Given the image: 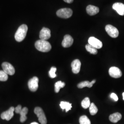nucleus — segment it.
<instances>
[{
	"instance_id": "f257e3e1",
	"label": "nucleus",
	"mask_w": 124,
	"mask_h": 124,
	"mask_svg": "<svg viewBox=\"0 0 124 124\" xmlns=\"http://www.w3.org/2000/svg\"><path fill=\"white\" fill-rule=\"evenodd\" d=\"M35 45L36 49L41 52H48L52 48L51 45L48 41L45 40H38L36 41Z\"/></svg>"
},
{
	"instance_id": "f03ea898",
	"label": "nucleus",
	"mask_w": 124,
	"mask_h": 124,
	"mask_svg": "<svg viewBox=\"0 0 124 124\" xmlns=\"http://www.w3.org/2000/svg\"><path fill=\"white\" fill-rule=\"evenodd\" d=\"M28 31V27L26 24H22L18 28L15 35V39L18 42H21L24 39Z\"/></svg>"
},
{
	"instance_id": "7ed1b4c3",
	"label": "nucleus",
	"mask_w": 124,
	"mask_h": 124,
	"mask_svg": "<svg viewBox=\"0 0 124 124\" xmlns=\"http://www.w3.org/2000/svg\"><path fill=\"white\" fill-rule=\"evenodd\" d=\"M34 112L38 118L39 121L41 124H46L47 120L45 115L44 112L40 107H36L34 109Z\"/></svg>"
},
{
	"instance_id": "20e7f679",
	"label": "nucleus",
	"mask_w": 124,
	"mask_h": 124,
	"mask_svg": "<svg viewBox=\"0 0 124 124\" xmlns=\"http://www.w3.org/2000/svg\"><path fill=\"white\" fill-rule=\"evenodd\" d=\"M57 15L60 18H70L73 14L72 9L68 8H64L58 10L56 13Z\"/></svg>"
},
{
	"instance_id": "39448f33",
	"label": "nucleus",
	"mask_w": 124,
	"mask_h": 124,
	"mask_svg": "<svg viewBox=\"0 0 124 124\" xmlns=\"http://www.w3.org/2000/svg\"><path fill=\"white\" fill-rule=\"evenodd\" d=\"M105 30L108 35L112 38H116L119 36V32L118 29L112 25H107L105 27Z\"/></svg>"
},
{
	"instance_id": "423d86ee",
	"label": "nucleus",
	"mask_w": 124,
	"mask_h": 124,
	"mask_svg": "<svg viewBox=\"0 0 124 124\" xmlns=\"http://www.w3.org/2000/svg\"><path fill=\"white\" fill-rule=\"evenodd\" d=\"M39 79L38 77L35 76L33 77L28 81V87L30 90L33 92L36 91L38 88Z\"/></svg>"
},
{
	"instance_id": "0eeeda50",
	"label": "nucleus",
	"mask_w": 124,
	"mask_h": 124,
	"mask_svg": "<svg viewBox=\"0 0 124 124\" xmlns=\"http://www.w3.org/2000/svg\"><path fill=\"white\" fill-rule=\"evenodd\" d=\"M2 68L3 69V71L8 75H13L14 74L15 71V69L13 66L8 62H3L2 65Z\"/></svg>"
},
{
	"instance_id": "6e6552de",
	"label": "nucleus",
	"mask_w": 124,
	"mask_h": 124,
	"mask_svg": "<svg viewBox=\"0 0 124 124\" xmlns=\"http://www.w3.org/2000/svg\"><path fill=\"white\" fill-rule=\"evenodd\" d=\"M15 111V108L13 107H11L7 111L3 112L0 115L1 118L2 120H6L8 121L10 120L14 115V111Z\"/></svg>"
},
{
	"instance_id": "1a4fd4ad",
	"label": "nucleus",
	"mask_w": 124,
	"mask_h": 124,
	"mask_svg": "<svg viewBox=\"0 0 124 124\" xmlns=\"http://www.w3.org/2000/svg\"><path fill=\"white\" fill-rule=\"evenodd\" d=\"M88 41L89 44L92 46L96 49H100L102 46V41L93 36L90 37L89 38Z\"/></svg>"
},
{
	"instance_id": "9d476101",
	"label": "nucleus",
	"mask_w": 124,
	"mask_h": 124,
	"mask_svg": "<svg viewBox=\"0 0 124 124\" xmlns=\"http://www.w3.org/2000/svg\"><path fill=\"white\" fill-rule=\"evenodd\" d=\"M108 73L110 76L115 78H120L122 75V73L120 69L116 67H111L109 69Z\"/></svg>"
},
{
	"instance_id": "9b49d317",
	"label": "nucleus",
	"mask_w": 124,
	"mask_h": 124,
	"mask_svg": "<svg viewBox=\"0 0 124 124\" xmlns=\"http://www.w3.org/2000/svg\"><path fill=\"white\" fill-rule=\"evenodd\" d=\"M39 37L40 40H46L49 39L51 37L50 30L47 28L43 27L40 31Z\"/></svg>"
},
{
	"instance_id": "f8f14e48",
	"label": "nucleus",
	"mask_w": 124,
	"mask_h": 124,
	"mask_svg": "<svg viewBox=\"0 0 124 124\" xmlns=\"http://www.w3.org/2000/svg\"><path fill=\"white\" fill-rule=\"evenodd\" d=\"M73 42V38L71 36L69 35H66L64 36L63 40L62 41V46L65 48L69 47L72 45Z\"/></svg>"
},
{
	"instance_id": "ddd939ff",
	"label": "nucleus",
	"mask_w": 124,
	"mask_h": 124,
	"mask_svg": "<svg viewBox=\"0 0 124 124\" xmlns=\"http://www.w3.org/2000/svg\"><path fill=\"white\" fill-rule=\"evenodd\" d=\"M81 62L79 59H75L71 63L72 70L73 73L76 74L80 72Z\"/></svg>"
},
{
	"instance_id": "4468645a",
	"label": "nucleus",
	"mask_w": 124,
	"mask_h": 124,
	"mask_svg": "<svg viewBox=\"0 0 124 124\" xmlns=\"http://www.w3.org/2000/svg\"><path fill=\"white\" fill-rule=\"evenodd\" d=\"M113 9L115 10L120 15H124V4L122 3L116 2L113 5Z\"/></svg>"
},
{
	"instance_id": "2eb2a0df",
	"label": "nucleus",
	"mask_w": 124,
	"mask_h": 124,
	"mask_svg": "<svg viewBox=\"0 0 124 124\" xmlns=\"http://www.w3.org/2000/svg\"><path fill=\"white\" fill-rule=\"evenodd\" d=\"M86 10L87 13L91 16L95 15L98 13L99 12V8L97 7L94 6L93 5H88L86 7Z\"/></svg>"
},
{
	"instance_id": "dca6fc26",
	"label": "nucleus",
	"mask_w": 124,
	"mask_h": 124,
	"mask_svg": "<svg viewBox=\"0 0 124 124\" xmlns=\"http://www.w3.org/2000/svg\"><path fill=\"white\" fill-rule=\"evenodd\" d=\"M96 80H94L91 81L90 82L89 81H84L80 82L77 85V87L79 88H83L85 87H87L89 88H91L93 86V85L96 82Z\"/></svg>"
},
{
	"instance_id": "f3484780",
	"label": "nucleus",
	"mask_w": 124,
	"mask_h": 124,
	"mask_svg": "<svg viewBox=\"0 0 124 124\" xmlns=\"http://www.w3.org/2000/svg\"><path fill=\"white\" fill-rule=\"evenodd\" d=\"M122 118V115L120 113H115L109 116V120L113 123H117Z\"/></svg>"
},
{
	"instance_id": "a211bd4d",
	"label": "nucleus",
	"mask_w": 124,
	"mask_h": 124,
	"mask_svg": "<svg viewBox=\"0 0 124 124\" xmlns=\"http://www.w3.org/2000/svg\"><path fill=\"white\" fill-rule=\"evenodd\" d=\"M28 112V109L26 107H24L23 108L22 110L20 112L19 114L20 115V121L21 122L23 123L24 121L26 120L27 118L26 115Z\"/></svg>"
},
{
	"instance_id": "6ab92c4d",
	"label": "nucleus",
	"mask_w": 124,
	"mask_h": 124,
	"mask_svg": "<svg viewBox=\"0 0 124 124\" xmlns=\"http://www.w3.org/2000/svg\"><path fill=\"white\" fill-rule=\"evenodd\" d=\"M60 106L62 110L65 109L66 112H68L72 108V104L67 102L62 101L60 103Z\"/></svg>"
},
{
	"instance_id": "aec40b11",
	"label": "nucleus",
	"mask_w": 124,
	"mask_h": 124,
	"mask_svg": "<svg viewBox=\"0 0 124 124\" xmlns=\"http://www.w3.org/2000/svg\"><path fill=\"white\" fill-rule=\"evenodd\" d=\"M65 85V83L64 82H62L61 81H58L55 84V92L56 93H58L59 92L60 89L64 87Z\"/></svg>"
},
{
	"instance_id": "412c9836",
	"label": "nucleus",
	"mask_w": 124,
	"mask_h": 124,
	"mask_svg": "<svg viewBox=\"0 0 124 124\" xmlns=\"http://www.w3.org/2000/svg\"><path fill=\"white\" fill-rule=\"evenodd\" d=\"M85 49L89 53L92 54H97L98 53L97 49L94 47L90 44H87L85 46Z\"/></svg>"
},
{
	"instance_id": "4be33fe9",
	"label": "nucleus",
	"mask_w": 124,
	"mask_h": 124,
	"mask_svg": "<svg viewBox=\"0 0 124 124\" xmlns=\"http://www.w3.org/2000/svg\"><path fill=\"white\" fill-rule=\"evenodd\" d=\"M89 111L90 114L92 115H95L98 113V108L93 102L91 103V105L89 107Z\"/></svg>"
},
{
	"instance_id": "5701e85b",
	"label": "nucleus",
	"mask_w": 124,
	"mask_h": 124,
	"mask_svg": "<svg viewBox=\"0 0 124 124\" xmlns=\"http://www.w3.org/2000/svg\"><path fill=\"white\" fill-rule=\"evenodd\" d=\"M79 122L80 124H91L90 120L86 115H82L80 117Z\"/></svg>"
},
{
	"instance_id": "b1692460",
	"label": "nucleus",
	"mask_w": 124,
	"mask_h": 124,
	"mask_svg": "<svg viewBox=\"0 0 124 124\" xmlns=\"http://www.w3.org/2000/svg\"><path fill=\"white\" fill-rule=\"evenodd\" d=\"M81 106L82 107L85 109H86L88 108L91 105L90 99L89 98H84L81 103Z\"/></svg>"
},
{
	"instance_id": "393cba45",
	"label": "nucleus",
	"mask_w": 124,
	"mask_h": 124,
	"mask_svg": "<svg viewBox=\"0 0 124 124\" xmlns=\"http://www.w3.org/2000/svg\"><path fill=\"white\" fill-rule=\"evenodd\" d=\"M8 79V75L3 70H0V81H5Z\"/></svg>"
},
{
	"instance_id": "a878e982",
	"label": "nucleus",
	"mask_w": 124,
	"mask_h": 124,
	"mask_svg": "<svg viewBox=\"0 0 124 124\" xmlns=\"http://www.w3.org/2000/svg\"><path fill=\"white\" fill-rule=\"evenodd\" d=\"M56 71H57V68L56 67H52L51 68L49 72V75L51 78H55L57 76V75L56 74Z\"/></svg>"
},
{
	"instance_id": "bb28decb",
	"label": "nucleus",
	"mask_w": 124,
	"mask_h": 124,
	"mask_svg": "<svg viewBox=\"0 0 124 124\" xmlns=\"http://www.w3.org/2000/svg\"><path fill=\"white\" fill-rule=\"evenodd\" d=\"M22 106L20 105H18L15 108V112L17 114H19L20 112L22 110Z\"/></svg>"
},
{
	"instance_id": "cd10ccee",
	"label": "nucleus",
	"mask_w": 124,
	"mask_h": 124,
	"mask_svg": "<svg viewBox=\"0 0 124 124\" xmlns=\"http://www.w3.org/2000/svg\"><path fill=\"white\" fill-rule=\"evenodd\" d=\"M110 98H112L115 101H117L118 100V98L117 96V95L115 93H111L110 95Z\"/></svg>"
},
{
	"instance_id": "c85d7f7f",
	"label": "nucleus",
	"mask_w": 124,
	"mask_h": 124,
	"mask_svg": "<svg viewBox=\"0 0 124 124\" xmlns=\"http://www.w3.org/2000/svg\"><path fill=\"white\" fill-rule=\"evenodd\" d=\"M65 2H67L68 3H71L73 2L74 0H63Z\"/></svg>"
},
{
	"instance_id": "c756f323",
	"label": "nucleus",
	"mask_w": 124,
	"mask_h": 124,
	"mask_svg": "<svg viewBox=\"0 0 124 124\" xmlns=\"http://www.w3.org/2000/svg\"><path fill=\"white\" fill-rule=\"evenodd\" d=\"M31 124H39L38 123H37V122H33V123H32Z\"/></svg>"
},
{
	"instance_id": "7c9ffc66",
	"label": "nucleus",
	"mask_w": 124,
	"mask_h": 124,
	"mask_svg": "<svg viewBox=\"0 0 124 124\" xmlns=\"http://www.w3.org/2000/svg\"><path fill=\"white\" fill-rule=\"evenodd\" d=\"M122 95H123V100H124V93H123L122 94Z\"/></svg>"
}]
</instances>
